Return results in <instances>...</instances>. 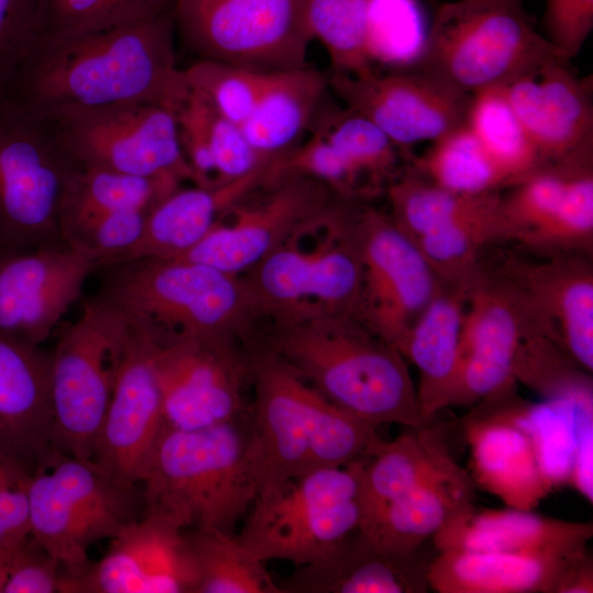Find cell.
<instances>
[{"mask_svg":"<svg viewBox=\"0 0 593 593\" xmlns=\"http://www.w3.org/2000/svg\"><path fill=\"white\" fill-rule=\"evenodd\" d=\"M174 4L147 19L92 34L36 41L0 99L40 122L127 103L175 112L189 90L176 64Z\"/></svg>","mask_w":593,"mask_h":593,"instance_id":"6da1fadb","label":"cell"},{"mask_svg":"<svg viewBox=\"0 0 593 593\" xmlns=\"http://www.w3.org/2000/svg\"><path fill=\"white\" fill-rule=\"evenodd\" d=\"M255 339L332 403L376 426L424 427L404 356L361 321L337 315L265 318Z\"/></svg>","mask_w":593,"mask_h":593,"instance_id":"7a4b0ae2","label":"cell"},{"mask_svg":"<svg viewBox=\"0 0 593 593\" xmlns=\"http://www.w3.org/2000/svg\"><path fill=\"white\" fill-rule=\"evenodd\" d=\"M254 401L258 496L309 472L369 458L378 426L346 412L256 339L244 346Z\"/></svg>","mask_w":593,"mask_h":593,"instance_id":"3957f363","label":"cell"},{"mask_svg":"<svg viewBox=\"0 0 593 593\" xmlns=\"http://www.w3.org/2000/svg\"><path fill=\"white\" fill-rule=\"evenodd\" d=\"M107 268L96 298L123 311L159 342L245 345L264 320L243 276L178 258H141Z\"/></svg>","mask_w":593,"mask_h":593,"instance_id":"277c9868","label":"cell"},{"mask_svg":"<svg viewBox=\"0 0 593 593\" xmlns=\"http://www.w3.org/2000/svg\"><path fill=\"white\" fill-rule=\"evenodd\" d=\"M142 483L145 513L233 533L258 496L249 412L202 429L164 428Z\"/></svg>","mask_w":593,"mask_h":593,"instance_id":"5b68a950","label":"cell"},{"mask_svg":"<svg viewBox=\"0 0 593 593\" xmlns=\"http://www.w3.org/2000/svg\"><path fill=\"white\" fill-rule=\"evenodd\" d=\"M358 200L338 197L327 212L240 275L264 318L337 315L361 321Z\"/></svg>","mask_w":593,"mask_h":593,"instance_id":"8992f818","label":"cell"},{"mask_svg":"<svg viewBox=\"0 0 593 593\" xmlns=\"http://www.w3.org/2000/svg\"><path fill=\"white\" fill-rule=\"evenodd\" d=\"M555 56L561 55L536 31L523 2L455 0L433 13L417 67L471 96Z\"/></svg>","mask_w":593,"mask_h":593,"instance_id":"52a82bcc","label":"cell"},{"mask_svg":"<svg viewBox=\"0 0 593 593\" xmlns=\"http://www.w3.org/2000/svg\"><path fill=\"white\" fill-rule=\"evenodd\" d=\"M27 503L30 535L76 577L90 545L137 519L138 495L94 460L52 448L32 473Z\"/></svg>","mask_w":593,"mask_h":593,"instance_id":"ba28073f","label":"cell"},{"mask_svg":"<svg viewBox=\"0 0 593 593\" xmlns=\"http://www.w3.org/2000/svg\"><path fill=\"white\" fill-rule=\"evenodd\" d=\"M368 458L295 478L257 497L237 535L259 560L296 567L325 558L360 527V492Z\"/></svg>","mask_w":593,"mask_h":593,"instance_id":"9c48e42d","label":"cell"},{"mask_svg":"<svg viewBox=\"0 0 593 593\" xmlns=\"http://www.w3.org/2000/svg\"><path fill=\"white\" fill-rule=\"evenodd\" d=\"M133 322L97 298L51 354L52 448L92 459Z\"/></svg>","mask_w":593,"mask_h":593,"instance_id":"30bf717a","label":"cell"},{"mask_svg":"<svg viewBox=\"0 0 593 593\" xmlns=\"http://www.w3.org/2000/svg\"><path fill=\"white\" fill-rule=\"evenodd\" d=\"M174 15L199 59L261 72L306 65L304 0H174Z\"/></svg>","mask_w":593,"mask_h":593,"instance_id":"8fae6325","label":"cell"},{"mask_svg":"<svg viewBox=\"0 0 593 593\" xmlns=\"http://www.w3.org/2000/svg\"><path fill=\"white\" fill-rule=\"evenodd\" d=\"M42 123L76 165L195 184L176 112L167 105L118 104Z\"/></svg>","mask_w":593,"mask_h":593,"instance_id":"7c38bea8","label":"cell"},{"mask_svg":"<svg viewBox=\"0 0 593 593\" xmlns=\"http://www.w3.org/2000/svg\"><path fill=\"white\" fill-rule=\"evenodd\" d=\"M74 166L42 122L0 99V231L10 246L64 245L58 211Z\"/></svg>","mask_w":593,"mask_h":593,"instance_id":"4fadbf2b","label":"cell"},{"mask_svg":"<svg viewBox=\"0 0 593 593\" xmlns=\"http://www.w3.org/2000/svg\"><path fill=\"white\" fill-rule=\"evenodd\" d=\"M338 197L320 180L281 171L276 161L262 184L238 200L201 240L175 258L240 276L302 225L327 212Z\"/></svg>","mask_w":593,"mask_h":593,"instance_id":"5bb4252c","label":"cell"},{"mask_svg":"<svg viewBox=\"0 0 593 593\" xmlns=\"http://www.w3.org/2000/svg\"><path fill=\"white\" fill-rule=\"evenodd\" d=\"M544 334L553 338L511 281L479 271L469 288L458 368L447 406L473 405L517 385L515 372L524 347Z\"/></svg>","mask_w":593,"mask_h":593,"instance_id":"9a60e30c","label":"cell"},{"mask_svg":"<svg viewBox=\"0 0 593 593\" xmlns=\"http://www.w3.org/2000/svg\"><path fill=\"white\" fill-rule=\"evenodd\" d=\"M355 233L361 262V322L401 353L441 281L388 214L359 200Z\"/></svg>","mask_w":593,"mask_h":593,"instance_id":"2e32d148","label":"cell"},{"mask_svg":"<svg viewBox=\"0 0 593 593\" xmlns=\"http://www.w3.org/2000/svg\"><path fill=\"white\" fill-rule=\"evenodd\" d=\"M155 362L165 429H202L248 414L244 387L249 383V373L244 345L157 340Z\"/></svg>","mask_w":593,"mask_h":593,"instance_id":"e0dca14e","label":"cell"},{"mask_svg":"<svg viewBox=\"0 0 593 593\" xmlns=\"http://www.w3.org/2000/svg\"><path fill=\"white\" fill-rule=\"evenodd\" d=\"M327 78L344 108L376 124L403 154L463 124L471 98L417 66Z\"/></svg>","mask_w":593,"mask_h":593,"instance_id":"ac0fdd59","label":"cell"},{"mask_svg":"<svg viewBox=\"0 0 593 593\" xmlns=\"http://www.w3.org/2000/svg\"><path fill=\"white\" fill-rule=\"evenodd\" d=\"M199 570L189 535L145 513L111 538L104 557L65 584L64 593H197Z\"/></svg>","mask_w":593,"mask_h":593,"instance_id":"d6986e66","label":"cell"},{"mask_svg":"<svg viewBox=\"0 0 593 593\" xmlns=\"http://www.w3.org/2000/svg\"><path fill=\"white\" fill-rule=\"evenodd\" d=\"M132 322L92 460L120 481L136 485L164 430V418L155 362L157 340Z\"/></svg>","mask_w":593,"mask_h":593,"instance_id":"ffe728a7","label":"cell"},{"mask_svg":"<svg viewBox=\"0 0 593 593\" xmlns=\"http://www.w3.org/2000/svg\"><path fill=\"white\" fill-rule=\"evenodd\" d=\"M544 166L593 159L592 76L580 78L555 56L503 85Z\"/></svg>","mask_w":593,"mask_h":593,"instance_id":"44dd1931","label":"cell"},{"mask_svg":"<svg viewBox=\"0 0 593 593\" xmlns=\"http://www.w3.org/2000/svg\"><path fill=\"white\" fill-rule=\"evenodd\" d=\"M96 264L67 245L0 256V334L40 346L79 298Z\"/></svg>","mask_w":593,"mask_h":593,"instance_id":"7402d4cb","label":"cell"},{"mask_svg":"<svg viewBox=\"0 0 593 593\" xmlns=\"http://www.w3.org/2000/svg\"><path fill=\"white\" fill-rule=\"evenodd\" d=\"M512 387L480 402L463 417L472 479L507 507L533 511L553 489L534 441L511 409Z\"/></svg>","mask_w":593,"mask_h":593,"instance_id":"603a6c76","label":"cell"},{"mask_svg":"<svg viewBox=\"0 0 593 593\" xmlns=\"http://www.w3.org/2000/svg\"><path fill=\"white\" fill-rule=\"evenodd\" d=\"M501 276L529 301L571 361L593 370V271L579 256L508 260Z\"/></svg>","mask_w":593,"mask_h":593,"instance_id":"cb8c5ba5","label":"cell"},{"mask_svg":"<svg viewBox=\"0 0 593 593\" xmlns=\"http://www.w3.org/2000/svg\"><path fill=\"white\" fill-rule=\"evenodd\" d=\"M423 546L407 553L384 551L357 528L325 558L298 567L279 586L282 593H425L435 555Z\"/></svg>","mask_w":593,"mask_h":593,"instance_id":"d4e9b609","label":"cell"},{"mask_svg":"<svg viewBox=\"0 0 593 593\" xmlns=\"http://www.w3.org/2000/svg\"><path fill=\"white\" fill-rule=\"evenodd\" d=\"M51 355L0 334V452L32 473L52 449Z\"/></svg>","mask_w":593,"mask_h":593,"instance_id":"484cf974","label":"cell"},{"mask_svg":"<svg viewBox=\"0 0 593 593\" xmlns=\"http://www.w3.org/2000/svg\"><path fill=\"white\" fill-rule=\"evenodd\" d=\"M593 525L542 516L533 511L478 507L457 510L432 537L436 551H573L588 547Z\"/></svg>","mask_w":593,"mask_h":593,"instance_id":"4316f807","label":"cell"},{"mask_svg":"<svg viewBox=\"0 0 593 593\" xmlns=\"http://www.w3.org/2000/svg\"><path fill=\"white\" fill-rule=\"evenodd\" d=\"M275 159L232 181L177 189L149 211L138 242L111 266L141 258L169 259L182 255L238 200L270 177Z\"/></svg>","mask_w":593,"mask_h":593,"instance_id":"83f0119b","label":"cell"},{"mask_svg":"<svg viewBox=\"0 0 593 593\" xmlns=\"http://www.w3.org/2000/svg\"><path fill=\"white\" fill-rule=\"evenodd\" d=\"M573 551H437L429 570L437 593H555Z\"/></svg>","mask_w":593,"mask_h":593,"instance_id":"f1b7e54d","label":"cell"},{"mask_svg":"<svg viewBox=\"0 0 593 593\" xmlns=\"http://www.w3.org/2000/svg\"><path fill=\"white\" fill-rule=\"evenodd\" d=\"M474 277V276H473ZM472 278L441 282L411 327L401 354L418 371L417 400L429 419L448 404L455 382L463 315Z\"/></svg>","mask_w":593,"mask_h":593,"instance_id":"f546056e","label":"cell"},{"mask_svg":"<svg viewBox=\"0 0 593 593\" xmlns=\"http://www.w3.org/2000/svg\"><path fill=\"white\" fill-rule=\"evenodd\" d=\"M472 479L457 465L381 506L359 529L380 549L407 553L432 538L463 504L472 501Z\"/></svg>","mask_w":593,"mask_h":593,"instance_id":"4dcf8cb0","label":"cell"},{"mask_svg":"<svg viewBox=\"0 0 593 593\" xmlns=\"http://www.w3.org/2000/svg\"><path fill=\"white\" fill-rule=\"evenodd\" d=\"M328 89L327 76L307 65L267 72L255 107L240 125L249 144L264 158L295 147Z\"/></svg>","mask_w":593,"mask_h":593,"instance_id":"1f68e13d","label":"cell"},{"mask_svg":"<svg viewBox=\"0 0 593 593\" xmlns=\"http://www.w3.org/2000/svg\"><path fill=\"white\" fill-rule=\"evenodd\" d=\"M455 463L432 424L410 427L393 440L382 438L366 462L360 492L361 522Z\"/></svg>","mask_w":593,"mask_h":593,"instance_id":"d6a6232c","label":"cell"},{"mask_svg":"<svg viewBox=\"0 0 593 593\" xmlns=\"http://www.w3.org/2000/svg\"><path fill=\"white\" fill-rule=\"evenodd\" d=\"M58 211L63 237L92 221L125 209L150 211L180 188L172 178H152L121 174L74 164Z\"/></svg>","mask_w":593,"mask_h":593,"instance_id":"836d02e7","label":"cell"},{"mask_svg":"<svg viewBox=\"0 0 593 593\" xmlns=\"http://www.w3.org/2000/svg\"><path fill=\"white\" fill-rule=\"evenodd\" d=\"M411 169L447 190L463 194L500 192L511 181L466 122L432 142Z\"/></svg>","mask_w":593,"mask_h":593,"instance_id":"e575fe53","label":"cell"},{"mask_svg":"<svg viewBox=\"0 0 593 593\" xmlns=\"http://www.w3.org/2000/svg\"><path fill=\"white\" fill-rule=\"evenodd\" d=\"M466 124L506 174L511 187L545 167L503 86L471 94Z\"/></svg>","mask_w":593,"mask_h":593,"instance_id":"d590c367","label":"cell"},{"mask_svg":"<svg viewBox=\"0 0 593 593\" xmlns=\"http://www.w3.org/2000/svg\"><path fill=\"white\" fill-rule=\"evenodd\" d=\"M500 193L485 206L438 227L414 242L441 282H459L478 271L480 248L505 238Z\"/></svg>","mask_w":593,"mask_h":593,"instance_id":"8d00e7d4","label":"cell"},{"mask_svg":"<svg viewBox=\"0 0 593 593\" xmlns=\"http://www.w3.org/2000/svg\"><path fill=\"white\" fill-rule=\"evenodd\" d=\"M188 535L199 570L197 593H282L237 535L208 528Z\"/></svg>","mask_w":593,"mask_h":593,"instance_id":"74e56055","label":"cell"},{"mask_svg":"<svg viewBox=\"0 0 593 593\" xmlns=\"http://www.w3.org/2000/svg\"><path fill=\"white\" fill-rule=\"evenodd\" d=\"M432 16L422 0H369L366 54L371 66L415 67L421 61Z\"/></svg>","mask_w":593,"mask_h":593,"instance_id":"f35d334b","label":"cell"},{"mask_svg":"<svg viewBox=\"0 0 593 593\" xmlns=\"http://www.w3.org/2000/svg\"><path fill=\"white\" fill-rule=\"evenodd\" d=\"M500 192L463 194L441 188L411 168L388 186L389 216L398 228L415 240L463 215L474 212Z\"/></svg>","mask_w":593,"mask_h":593,"instance_id":"ab89813d","label":"cell"},{"mask_svg":"<svg viewBox=\"0 0 593 593\" xmlns=\"http://www.w3.org/2000/svg\"><path fill=\"white\" fill-rule=\"evenodd\" d=\"M322 107L311 126L313 134L322 136L344 154L373 192L383 183H391L396 178L401 149L360 114L334 105L325 107L323 112Z\"/></svg>","mask_w":593,"mask_h":593,"instance_id":"60d3db41","label":"cell"},{"mask_svg":"<svg viewBox=\"0 0 593 593\" xmlns=\"http://www.w3.org/2000/svg\"><path fill=\"white\" fill-rule=\"evenodd\" d=\"M172 4L174 0H40L35 42L112 30L158 14Z\"/></svg>","mask_w":593,"mask_h":593,"instance_id":"b9f144b4","label":"cell"},{"mask_svg":"<svg viewBox=\"0 0 593 593\" xmlns=\"http://www.w3.org/2000/svg\"><path fill=\"white\" fill-rule=\"evenodd\" d=\"M369 0H304L312 40L326 49L332 71L361 76L374 68L366 54Z\"/></svg>","mask_w":593,"mask_h":593,"instance_id":"7bdbcfd3","label":"cell"},{"mask_svg":"<svg viewBox=\"0 0 593 593\" xmlns=\"http://www.w3.org/2000/svg\"><path fill=\"white\" fill-rule=\"evenodd\" d=\"M266 74L212 59H198L182 68L188 90L238 125L250 115Z\"/></svg>","mask_w":593,"mask_h":593,"instance_id":"ee69618b","label":"cell"},{"mask_svg":"<svg viewBox=\"0 0 593 593\" xmlns=\"http://www.w3.org/2000/svg\"><path fill=\"white\" fill-rule=\"evenodd\" d=\"M593 238L592 161L574 167L552 219L527 243L541 249H588Z\"/></svg>","mask_w":593,"mask_h":593,"instance_id":"f6af8a7d","label":"cell"},{"mask_svg":"<svg viewBox=\"0 0 593 593\" xmlns=\"http://www.w3.org/2000/svg\"><path fill=\"white\" fill-rule=\"evenodd\" d=\"M277 164L281 171L305 175L324 182L343 198L361 199L373 192L348 158L317 134L279 156Z\"/></svg>","mask_w":593,"mask_h":593,"instance_id":"bcb514c9","label":"cell"},{"mask_svg":"<svg viewBox=\"0 0 593 593\" xmlns=\"http://www.w3.org/2000/svg\"><path fill=\"white\" fill-rule=\"evenodd\" d=\"M148 210L125 209L103 215L65 235L69 248L88 256L96 267H109L141 238Z\"/></svg>","mask_w":593,"mask_h":593,"instance_id":"7dc6e473","label":"cell"},{"mask_svg":"<svg viewBox=\"0 0 593 593\" xmlns=\"http://www.w3.org/2000/svg\"><path fill=\"white\" fill-rule=\"evenodd\" d=\"M198 97L202 104L204 124L215 167L214 183L242 178L272 159L261 157L253 148L240 125L227 120L204 99Z\"/></svg>","mask_w":593,"mask_h":593,"instance_id":"c3c4849f","label":"cell"},{"mask_svg":"<svg viewBox=\"0 0 593 593\" xmlns=\"http://www.w3.org/2000/svg\"><path fill=\"white\" fill-rule=\"evenodd\" d=\"M40 0H0V92L37 36Z\"/></svg>","mask_w":593,"mask_h":593,"instance_id":"681fc988","label":"cell"},{"mask_svg":"<svg viewBox=\"0 0 593 593\" xmlns=\"http://www.w3.org/2000/svg\"><path fill=\"white\" fill-rule=\"evenodd\" d=\"M542 24L546 40L571 60L593 30V0H544Z\"/></svg>","mask_w":593,"mask_h":593,"instance_id":"f907efd6","label":"cell"},{"mask_svg":"<svg viewBox=\"0 0 593 593\" xmlns=\"http://www.w3.org/2000/svg\"><path fill=\"white\" fill-rule=\"evenodd\" d=\"M61 563L29 533L13 558L2 593L59 592Z\"/></svg>","mask_w":593,"mask_h":593,"instance_id":"816d5d0a","label":"cell"},{"mask_svg":"<svg viewBox=\"0 0 593 593\" xmlns=\"http://www.w3.org/2000/svg\"><path fill=\"white\" fill-rule=\"evenodd\" d=\"M32 472L0 452V542L29 530L27 493Z\"/></svg>","mask_w":593,"mask_h":593,"instance_id":"f5cc1de1","label":"cell"},{"mask_svg":"<svg viewBox=\"0 0 593 593\" xmlns=\"http://www.w3.org/2000/svg\"><path fill=\"white\" fill-rule=\"evenodd\" d=\"M568 484L590 503L593 501V418L588 419L578 436Z\"/></svg>","mask_w":593,"mask_h":593,"instance_id":"db71d44e","label":"cell"},{"mask_svg":"<svg viewBox=\"0 0 593 593\" xmlns=\"http://www.w3.org/2000/svg\"><path fill=\"white\" fill-rule=\"evenodd\" d=\"M593 560L588 549L577 556L563 571L555 593H592Z\"/></svg>","mask_w":593,"mask_h":593,"instance_id":"11a10c76","label":"cell"},{"mask_svg":"<svg viewBox=\"0 0 593 593\" xmlns=\"http://www.w3.org/2000/svg\"><path fill=\"white\" fill-rule=\"evenodd\" d=\"M27 535L29 533L13 536L0 542V593H2L16 550Z\"/></svg>","mask_w":593,"mask_h":593,"instance_id":"9f6ffc18","label":"cell"},{"mask_svg":"<svg viewBox=\"0 0 593 593\" xmlns=\"http://www.w3.org/2000/svg\"><path fill=\"white\" fill-rule=\"evenodd\" d=\"M10 249H14V248L9 245V243L5 240L2 232L0 231V256L2 254H4L5 251L10 250Z\"/></svg>","mask_w":593,"mask_h":593,"instance_id":"6f0895ef","label":"cell"},{"mask_svg":"<svg viewBox=\"0 0 593 593\" xmlns=\"http://www.w3.org/2000/svg\"><path fill=\"white\" fill-rule=\"evenodd\" d=\"M513 1H518V2H523V0H513Z\"/></svg>","mask_w":593,"mask_h":593,"instance_id":"680465c9","label":"cell"}]
</instances>
